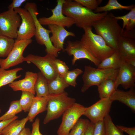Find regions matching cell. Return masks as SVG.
<instances>
[{
	"instance_id": "cell-1",
	"label": "cell",
	"mask_w": 135,
	"mask_h": 135,
	"mask_svg": "<svg viewBox=\"0 0 135 135\" xmlns=\"http://www.w3.org/2000/svg\"><path fill=\"white\" fill-rule=\"evenodd\" d=\"M63 14L71 19L78 27L83 30L92 27L96 21L105 16L108 12L96 13L71 0H65L62 8Z\"/></svg>"
},
{
	"instance_id": "cell-2",
	"label": "cell",
	"mask_w": 135,
	"mask_h": 135,
	"mask_svg": "<svg viewBox=\"0 0 135 135\" xmlns=\"http://www.w3.org/2000/svg\"><path fill=\"white\" fill-rule=\"evenodd\" d=\"M118 20L110 13L94 22L92 25L96 34L103 38L108 46L117 51L118 40L123 30Z\"/></svg>"
},
{
	"instance_id": "cell-3",
	"label": "cell",
	"mask_w": 135,
	"mask_h": 135,
	"mask_svg": "<svg viewBox=\"0 0 135 135\" xmlns=\"http://www.w3.org/2000/svg\"><path fill=\"white\" fill-rule=\"evenodd\" d=\"M84 30V33L81 42L88 52L101 62L116 51L108 46L100 36L94 34L92 27Z\"/></svg>"
},
{
	"instance_id": "cell-4",
	"label": "cell",
	"mask_w": 135,
	"mask_h": 135,
	"mask_svg": "<svg viewBox=\"0 0 135 135\" xmlns=\"http://www.w3.org/2000/svg\"><path fill=\"white\" fill-rule=\"evenodd\" d=\"M48 97L47 113L43 122L44 124L60 117L76 103V99L69 97L65 92L59 94L49 95Z\"/></svg>"
},
{
	"instance_id": "cell-5",
	"label": "cell",
	"mask_w": 135,
	"mask_h": 135,
	"mask_svg": "<svg viewBox=\"0 0 135 135\" xmlns=\"http://www.w3.org/2000/svg\"><path fill=\"white\" fill-rule=\"evenodd\" d=\"M24 8L30 12L34 20L36 26L34 36L37 42L39 44L45 46L47 54L57 58L58 52L61 50L54 47L52 42L50 36V31L44 28L39 22L37 18L39 13L36 4L34 3H28Z\"/></svg>"
},
{
	"instance_id": "cell-6",
	"label": "cell",
	"mask_w": 135,
	"mask_h": 135,
	"mask_svg": "<svg viewBox=\"0 0 135 135\" xmlns=\"http://www.w3.org/2000/svg\"><path fill=\"white\" fill-rule=\"evenodd\" d=\"M119 70L100 69L86 66L82 76L83 85L82 92H86L92 86H98L104 81L109 80H115Z\"/></svg>"
},
{
	"instance_id": "cell-7",
	"label": "cell",
	"mask_w": 135,
	"mask_h": 135,
	"mask_svg": "<svg viewBox=\"0 0 135 135\" xmlns=\"http://www.w3.org/2000/svg\"><path fill=\"white\" fill-rule=\"evenodd\" d=\"M21 22L20 16L14 10H8L0 14V31L2 35L16 39Z\"/></svg>"
},
{
	"instance_id": "cell-8",
	"label": "cell",
	"mask_w": 135,
	"mask_h": 135,
	"mask_svg": "<svg viewBox=\"0 0 135 135\" xmlns=\"http://www.w3.org/2000/svg\"><path fill=\"white\" fill-rule=\"evenodd\" d=\"M56 58L54 56L48 54L44 57L30 54L24 57V61L28 63H32L36 66L48 82L58 75L53 64V61Z\"/></svg>"
},
{
	"instance_id": "cell-9",
	"label": "cell",
	"mask_w": 135,
	"mask_h": 135,
	"mask_svg": "<svg viewBox=\"0 0 135 135\" xmlns=\"http://www.w3.org/2000/svg\"><path fill=\"white\" fill-rule=\"evenodd\" d=\"M86 108L75 103L63 114L62 121L57 131L58 135H69L72 128L84 115Z\"/></svg>"
},
{
	"instance_id": "cell-10",
	"label": "cell",
	"mask_w": 135,
	"mask_h": 135,
	"mask_svg": "<svg viewBox=\"0 0 135 135\" xmlns=\"http://www.w3.org/2000/svg\"><path fill=\"white\" fill-rule=\"evenodd\" d=\"M32 42V39H16L11 51L5 59H0V68L6 70L24 62V52L27 47Z\"/></svg>"
},
{
	"instance_id": "cell-11",
	"label": "cell",
	"mask_w": 135,
	"mask_h": 135,
	"mask_svg": "<svg viewBox=\"0 0 135 135\" xmlns=\"http://www.w3.org/2000/svg\"><path fill=\"white\" fill-rule=\"evenodd\" d=\"M20 16L21 22L17 32L18 40L31 39L34 36L36 26L30 12L25 8H20L14 10Z\"/></svg>"
},
{
	"instance_id": "cell-12",
	"label": "cell",
	"mask_w": 135,
	"mask_h": 135,
	"mask_svg": "<svg viewBox=\"0 0 135 135\" xmlns=\"http://www.w3.org/2000/svg\"><path fill=\"white\" fill-rule=\"evenodd\" d=\"M65 0H57L56 6L54 8L50 9L52 13L51 16L48 18L43 17L38 19L42 25L48 26L54 25L69 28L74 24L71 19L64 15L63 13V6Z\"/></svg>"
},
{
	"instance_id": "cell-13",
	"label": "cell",
	"mask_w": 135,
	"mask_h": 135,
	"mask_svg": "<svg viewBox=\"0 0 135 135\" xmlns=\"http://www.w3.org/2000/svg\"><path fill=\"white\" fill-rule=\"evenodd\" d=\"M113 102L110 98L100 99L91 106L86 108L84 115L94 124L104 120L109 114Z\"/></svg>"
},
{
	"instance_id": "cell-14",
	"label": "cell",
	"mask_w": 135,
	"mask_h": 135,
	"mask_svg": "<svg viewBox=\"0 0 135 135\" xmlns=\"http://www.w3.org/2000/svg\"><path fill=\"white\" fill-rule=\"evenodd\" d=\"M67 44L64 52L70 56H73L72 64L74 65L76 61L81 59L88 60L98 66L101 62L95 58L84 47L80 41H67Z\"/></svg>"
},
{
	"instance_id": "cell-15",
	"label": "cell",
	"mask_w": 135,
	"mask_h": 135,
	"mask_svg": "<svg viewBox=\"0 0 135 135\" xmlns=\"http://www.w3.org/2000/svg\"><path fill=\"white\" fill-rule=\"evenodd\" d=\"M135 83V68L122 60L115 80L116 90L120 85L125 90L134 88Z\"/></svg>"
},
{
	"instance_id": "cell-16",
	"label": "cell",
	"mask_w": 135,
	"mask_h": 135,
	"mask_svg": "<svg viewBox=\"0 0 135 135\" xmlns=\"http://www.w3.org/2000/svg\"><path fill=\"white\" fill-rule=\"evenodd\" d=\"M48 26L52 34L50 37L54 47L61 50H64V42L66 38L69 36H76L74 32L67 30L63 27L54 25Z\"/></svg>"
},
{
	"instance_id": "cell-17",
	"label": "cell",
	"mask_w": 135,
	"mask_h": 135,
	"mask_svg": "<svg viewBox=\"0 0 135 135\" xmlns=\"http://www.w3.org/2000/svg\"><path fill=\"white\" fill-rule=\"evenodd\" d=\"M37 77V73L27 72L24 79L15 81L9 86L14 91L28 92L35 95L34 86Z\"/></svg>"
},
{
	"instance_id": "cell-18",
	"label": "cell",
	"mask_w": 135,
	"mask_h": 135,
	"mask_svg": "<svg viewBox=\"0 0 135 135\" xmlns=\"http://www.w3.org/2000/svg\"><path fill=\"white\" fill-rule=\"evenodd\" d=\"M134 39L122 36L118 42V52L123 60L126 61L135 58V42Z\"/></svg>"
},
{
	"instance_id": "cell-19",
	"label": "cell",
	"mask_w": 135,
	"mask_h": 135,
	"mask_svg": "<svg viewBox=\"0 0 135 135\" xmlns=\"http://www.w3.org/2000/svg\"><path fill=\"white\" fill-rule=\"evenodd\" d=\"M113 102L118 101L126 105L135 112V90L134 88L127 91L117 89L110 98Z\"/></svg>"
},
{
	"instance_id": "cell-20",
	"label": "cell",
	"mask_w": 135,
	"mask_h": 135,
	"mask_svg": "<svg viewBox=\"0 0 135 135\" xmlns=\"http://www.w3.org/2000/svg\"><path fill=\"white\" fill-rule=\"evenodd\" d=\"M48 96L42 97H35L28 116L30 122H33L38 114L47 110Z\"/></svg>"
},
{
	"instance_id": "cell-21",
	"label": "cell",
	"mask_w": 135,
	"mask_h": 135,
	"mask_svg": "<svg viewBox=\"0 0 135 135\" xmlns=\"http://www.w3.org/2000/svg\"><path fill=\"white\" fill-rule=\"evenodd\" d=\"M29 120L28 116L20 120H14L10 123L3 130L2 135H18L25 128Z\"/></svg>"
},
{
	"instance_id": "cell-22",
	"label": "cell",
	"mask_w": 135,
	"mask_h": 135,
	"mask_svg": "<svg viewBox=\"0 0 135 135\" xmlns=\"http://www.w3.org/2000/svg\"><path fill=\"white\" fill-rule=\"evenodd\" d=\"M23 70L18 68L9 70L0 68V88L7 84H10L20 78L21 75H18V72Z\"/></svg>"
},
{
	"instance_id": "cell-23",
	"label": "cell",
	"mask_w": 135,
	"mask_h": 135,
	"mask_svg": "<svg viewBox=\"0 0 135 135\" xmlns=\"http://www.w3.org/2000/svg\"><path fill=\"white\" fill-rule=\"evenodd\" d=\"M122 60L118 51H116L102 62L98 66V68L119 70Z\"/></svg>"
},
{
	"instance_id": "cell-24",
	"label": "cell",
	"mask_w": 135,
	"mask_h": 135,
	"mask_svg": "<svg viewBox=\"0 0 135 135\" xmlns=\"http://www.w3.org/2000/svg\"><path fill=\"white\" fill-rule=\"evenodd\" d=\"M70 86L63 77L58 74L53 80L48 82L49 95L58 94L64 92L65 89Z\"/></svg>"
},
{
	"instance_id": "cell-25",
	"label": "cell",
	"mask_w": 135,
	"mask_h": 135,
	"mask_svg": "<svg viewBox=\"0 0 135 135\" xmlns=\"http://www.w3.org/2000/svg\"><path fill=\"white\" fill-rule=\"evenodd\" d=\"M97 86L100 99L110 98L116 90L115 88V80H105Z\"/></svg>"
},
{
	"instance_id": "cell-26",
	"label": "cell",
	"mask_w": 135,
	"mask_h": 135,
	"mask_svg": "<svg viewBox=\"0 0 135 135\" xmlns=\"http://www.w3.org/2000/svg\"><path fill=\"white\" fill-rule=\"evenodd\" d=\"M38 74V77L34 86L36 96L46 97L49 95L48 82L40 72Z\"/></svg>"
},
{
	"instance_id": "cell-27",
	"label": "cell",
	"mask_w": 135,
	"mask_h": 135,
	"mask_svg": "<svg viewBox=\"0 0 135 135\" xmlns=\"http://www.w3.org/2000/svg\"><path fill=\"white\" fill-rule=\"evenodd\" d=\"M135 7V5H132L129 6H124L120 4L117 0H109L105 6L98 7L94 11L96 13L102 12H108L113 10H131Z\"/></svg>"
},
{
	"instance_id": "cell-28",
	"label": "cell",
	"mask_w": 135,
	"mask_h": 135,
	"mask_svg": "<svg viewBox=\"0 0 135 135\" xmlns=\"http://www.w3.org/2000/svg\"><path fill=\"white\" fill-rule=\"evenodd\" d=\"M15 40L14 39L0 35V58L7 57L12 50Z\"/></svg>"
},
{
	"instance_id": "cell-29",
	"label": "cell",
	"mask_w": 135,
	"mask_h": 135,
	"mask_svg": "<svg viewBox=\"0 0 135 135\" xmlns=\"http://www.w3.org/2000/svg\"><path fill=\"white\" fill-rule=\"evenodd\" d=\"M22 110L21 107L18 100L12 101L8 110L3 115L0 117V122L12 119L16 117V115Z\"/></svg>"
},
{
	"instance_id": "cell-30",
	"label": "cell",
	"mask_w": 135,
	"mask_h": 135,
	"mask_svg": "<svg viewBox=\"0 0 135 135\" xmlns=\"http://www.w3.org/2000/svg\"><path fill=\"white\" fill-rule=\"evenodd\" d=\"M22 92L19 103L22 110L25 112H28L35 97V95L28 92Z\"/></svg>"
},
{
	"instance_id": "cell-31",
	"label": "cell",
	"mask_w": 135,
	"mask_h": 135,
	"mask_svg": "<svg viewBox=\"0 0 135 135\" xmlns=\"http://www.w3.org/2000/svg\"><path fill=\"white\" fill-rule=\"evenodd\" d=\"M105 128V135H124L114 123L109 114L104 119Z\"/></svg>"
},
{
	"instance_id": "cell-32",
	"label": "cell",
	"mask_w": 135,
	"mask_h": 135,
	"mask_svg": "<svg viewBox=\"0 0 135 135\" xmlns=\"http://www.w3.org/2000/svg\"><path fill=\"white\" fill-rule=\"evenodd\" d=\"M90 122L87 119L80 118L72 129L69 135H82L85 131Z\"/></svg>"
},
{
	"instance_id": "cell-33",
	"label": "cell",
	"mask_w": 135,
	"mask_h": 135,
	"mask_svg": "<svg viewBox=\"0 0 135 135\" xmlns=\"http://www.w3.org/2000/svg\"><path fill=\"white\" fill-rule=\"evenodd\" d=\"M83 73L80 69L77 68L71 71H69L64 77V80L69 86L75 87L77 85L76 80L78 77Z\"/></svg>"
},
{
	"instance_id": "cell-34",
	"label": "cell",
	"mask_w": 135,
	"mask_h": 135,
	"mask_svg": "<svg viewBox=\"0 0 135 135\" xmlns=\"http://www.w3.org/2000/svg\"><path fill=\"white\" fill-rule=\"evenodd\" d=\"M53 64L58 74L64 78L69 71L68 66L64 62L56 58L54 60Z\"/></svg>"
},
{
	"instance_id": "cell-35",
	"label": "cell",
	"mask_w": 135,
	"mask_h": 135,
	"mask_svg": "<svg viewBox=\"0 0 135 135\" xmlns=\"http://www.w3.org/2000/svg\"><path fill=\"white\" fill-rule=\"evenodd\" d=\"M82 6L92 11L95 10L101 3L102 0H74Z\"/></svg>"
},
{
	"instance_id": "cell-36",
	"label": "cell",
	"mask_w": 135,
	"mask_h": 135,
	"mask_svg": "<svg viewBox=\"0 0 135 135\" xmlns=\"http://www.w3.org/2000/svg\"><path fill=\"white\" fill-rule=\"evenodd\" d=\"M93 135H105V128L104 120L94 124Z\"/></svg>"
},
{
	"instance_id": "cell-37",
	"label": "cell",
	"mask_w": 135,
	"mask_h": 135,
	"mask_svg": "<svg viewBox=\"0 0 135 135\" xmlns=\"http://www.w3.org/2000/svg\"><path fill=\"white\" fill-rule=\"evenodd\" d=\"M134 13H135V7L132 8L128 14L122 16H115V18L118 20H123V24L122 28L123 30H124L132 16Z\"/></svg>"
},
{
	"instance_id": "cell-38",
	"label": "cell",
	"mask_w": 135,
	"mask_h": 135,
	"mask_svg": "<svg viewBox=\"0 0 135 135\" xmlns=\"http://www.w3.org/2000/svg\"><path fill=\"white\" fill-rule=\"evenodd\" d=\"M40 120L37 118L32 124V130L31 135H44L42 134L40 131Z\"/></svg>"
},
{
	"instance_id": "cell-39",
	"label": "cell",
	"mask_w": 135,
	"mask_h": 135,
	"mask_svg": "<svg viewBox=\"0 0 135 135\" xmlns=\"http://www.w3.org/2000/svg\"><path fill=\"white\" fill-rule=\"evenodd\" d=\"M27 1L26 0H13L8 7V10L15 9L20 8L22 4Z\"/></svg>"
},
{
	"instance_id": "cell-40",
	"label": "cell",
	"mask_w": 135,
	"mask_h": 135,
	"mask_svg": "<svg viewBox=\"0 0 135 135\" xmlns=\"http://www.w3.org/2000/svg\"><path fill=\"white\" fill-rule=\"evenodd\" d=\"M122 132H125L129 135H135V128H128L122 126H116Z\"/></svg>"
},
{
	"instance_id": "cell-41",
	"label": "cell",
	"mask_w": 135,
	"mask_h": 135,
	"mask_svg": "<svg viewBox=\"0 0 135 135\" xmlns=\"http://www.w3.org/2000/svg\"><path fill=\"white\" fill-rule=\"evenodd\" d=\"M135 27V13L132 15L126 25V30L129 31L134 29Z\"/></svg>"
},
{
	"instance_id": "cell-42",
	"label": "cell",
	"mask_w": 135,
	"mask_h": 135,
	"mask_svg": "<svg viewBox=\"0 0 135 135\" xmlns=\"http://www.w3.org/2000/svg\"><path fill=\"white\" fill-rule=\"evenodd\" d=\"M134 29L130 30L127 31L126 30H123L121 36L124 38L135 39Z\"/></svg>"
},
{
	"instance_id": "cell-43",
	"label": "cell",
	"mask_w": 135,
	"mask_h": 135,
	"mask_svg": "<svg viewBox=\"0 0 135 135\" xmlns=\"http://www.w3.org/2000/svg\"><path fill=\"white\" fill-rule=\"evenodd\" d=\"M18 117L16 116L15 118L7 120L2 121L0 122V135H1V133L3 130L13 120L17 119Z\"/></svg>"
},
{
	"instance_id": "cell-44",
	"label": "cell",
	"mask_w": 135,
	"mask_h": 135,
	"mask_svg": "<svg viewBox=\"0 0 135 135\" xmlns=\"http://www.w3.org/2000/svg\"><path fill=\"white\" fill-rule=\"evenodd\" d=\"M94 124L90 122L85 131L84 135H93Z\"/></svg>"
},
{
	"instance_id": "cell-45",
	"label": "cell",
	"mask_w": 135,
	"mask_h": 135,
	"mask_svg": "<svg viewBox=\"0 0 135 135\" xmlns=\"http://www.w3.org/2000/svg\"><path fill=\"white\" fill-rule=\"evenodd\" d=\"M31 132L28 128H25L18 135H31Z\"/></svg>"
},
{
	"instance_id": "cell-46",
	"label": "cell",
	"mask_w": 135,
	"mask_h": 135,
	"mask_svg": "<svg viewBox=\"0 0 135 135\" xmlns=\"http://www.w3.org/2000/svg\"><path fill=\"white\" fill-rule=\"evenodd\" d=\"M125 61L130 65L135 68V58H131Z\"/></svg>"
},
{
	"instance_id": "cell-47",
	"label": "cell",
	"mask_w": 135,
	"mask_h": 135,
	"mask_svg": "<svg viewBox=\"0 0 135 135\" xmlns=\"http://www.w3.org/2000/svg\"><path fill=\"white\" fill-rule=\"evenodd\" d=\"M1 109L0 108V114L1 113Z\"/></svg>"
},
{
	"instance_id": "cell-48",
	"label": "cell",
	"mask_w": 135,
	"mask_h": 135,
	"mask_svg": "<svg viewBox=\"0 0 135 135\" xmlns=\"http://www.w3.org/2000/svg\"><path fill=\"white\" fill-rule=\"evenodd\" d=\"M2 35V34H1L0 31V35Z\"/></svg>"
},
{
	"instance_id": "cell-49",
	"label": "cell",
	"mask_w": 135,
	"mask_h": 135,
	"mask_svg": "<svg viewBox=\"0 0 135 135\" xmlns=\"http://www.w3.org/2000/svg\"><path fill=\"white\" fill-rule=\"evenodd\" d=\"M84 132L82 135H84Z\"/></svg>"
}]
</instances>
